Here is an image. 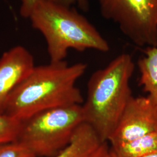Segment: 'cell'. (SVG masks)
Returning <instances> with one entry per match:
<instances>
[{
	"instance_id": "6da1fadb",
	"label": "cell",
	"mask_w": 157,
	"mask_h": 157,
	"mask_svg": "<svg viewBox=\"0 0 157 157\" xmlns=\"http://www.w3.org/2000/svg\"><path fill=\"white\" fill-rule=\"evenodd\" d=\"M87 67L65 61L35 66L12 93L4 114L22 121L46 110L82 104L83 97L76 84Z\"/></svg>"
},
{
	"instance_id": "7a4b0ae2",
	"label": "cell",
	"mask_w": 157,
	"mask_h": 157,
	"mask_svg": "<svg viewBox=\"0 0 157 157\" xmlns=\"http://www.w3.org/2000/svg\"><path fill=\"white\" fill-rule=\"evenodd\" d=\"M135 67L132 56L122 54L93 73L89 80L86 99L82 104L84 122L102 142L108 143L132 97L130 81Z\"/></svg>"
},
{
	"instance_id": "3957f363",
	"label": "cell",
	"mask_w": 157,
	"mask_h": 157,
	"mask_svg": "<svg viewBox=\"0 0 157 157\" xmlns=\"http://www.w3.org/2000/svg\"><path fill=\"white\" fill-rule=\"evenodd\" d=\"M29 19L33 28L45 38L50 62L65 61L69 49L102 52L110 49L97 29L72 7L47 0L35 8Z\"/></svg>"
},
{
	"instance_id": "277c9868",
	"label": "cell",
	"mask_w": 157,
	"mask_h": 157,
	"mask_svg": "<svg viewBox=\"0 0 157 157\" xmlns=\"http://www.w3.org/2000/svg\"><path fill=\"white\" fill-rule=\"evenodd\" d=\"M20 121L15 141L36 157H52L62 151L84 123L82 104L46 110Z\"/></svg>"
},
{
	"instance_id": "5b68a950",
	"label": "cell",
	"mask_w": 157,
	"mask_h": 157,
	"mask_svg": "<svg viewBox=\"0 0 157 157\" xmlns=\"http://www.w3.org/2000/svg\"><path fill=\"white\" fill-rule=\"evenodd\" d=\"M101 15L139 47L157 46V0H99Z\"/></svg>"
},
{
	"instance_id": "8992f818",
	"label": "cell",
	"mask_w": 157,
	"mask_h": 157,
	"mask_svg": "<svg viewBox=\"0 0 157 157\" xmlns=\"http://www.w3.org/2000/svg\"><path fill=\"white\" fill-rule=\"evenodd\" d=\"M156 130L157 107L148 96H132L108 143L119 146Z\"/></svg>"
},
{
	"instance_id": "52a82bcc",
	"label": "cell",
	"mask_w": 157,
	"mask_h": 157,
	"mask_svg": "<svg viewBox=\"0 0 157 157\" xmlns=\"http://www.w3.org/2000/svg\"><path fill=\"white\" fill-rule=\"evenodd\" d=\"M34 67L33 56L22 46L12 48L0 58V114L4 113L12 93Z\"/></svg>"
},
{
	"instance_id": "ba28073f",
	"label": "cell",
	"mask_w": 157,
	"mask_h": 157,
	"mask_svg": "<svg viewBox=\"0 0 157 157\" xmlns=\"http://www.w3.org/2000/svg\"><path fill=\"white\" fill-rule=\"evenodd\" d=\"M102 143L93 128L83 123L77 129L71 143L50 157H89Z\"/></svg>"
},
{
	"instance_id": "9c48e42d",
	"label": "cell",
	"mask_w": 157,
	"mask_h": 157,
	"mask_svg": "<svg viewBox=\"0 0 157 157\" xmlns=\"http://www.w3.org/2000/svg\"><path fill=\"white\" fill-rule=\"evenodd\" d=\"M139 83L157 107V46L147 47L137 62Z\"/></svg>"
},
{
	"instance_id": "30bf717a",
	"label": "cell",
	"mask_w": 157,
	"mask_h": 157,
	"mask_svg": "<svg viewBox=\"0 0 157 157\" xmlns=\"http://www.w3.org/2000/svg\"><path fill=\"white\" fill-rule=\"evenodd\" d=\"M114 157H143L157 153V130L119 146L111 147Z\"/></svg>"
},
{
	"instance_id": "8fae6325",
	"label": "cell",
	"mask_w": 157,
	"mask_h": 157,
	"mask_svg": "<svg viewBox=\"0 0 157 157\" xmlns=\"http://www.w3.org/2000/svg\"><path fill=\"white\" fill-rule=\"evenodd\" d=\"M21 121L6 114H0V143L15 141Z\"/></svg>"
},
{
	"instance_id": "7c38bea8",
	"label": "cell",
	"mask_w": 157,
	"mask_h": 157,
	"mask_svg": "<svg viewBox=\"0 0 157 157\" xmlns=\"http://www.w3.org/2000/svg\"><path fill=\"white\" fill-rule=\"evenodd\" d=\"M0 157H36L22 144L12 141L0 143Z\"/></svg>"
},
{
	"instance_id": "4fadbf2b",
	"label": "cell",
	"mask_w": 157,
	"mask_h": 157,
	"mask_svg": "<svg viewBox=\"0 0 157 157\" xmlns=\"http://www.w3.org/2000/svg\"><path fill=\"white\" fill-rule=\"evenodd\" d=\"M47 0H20V14L25 18H29L35 8L40 3Z\"/></svg>"
},
{
	"instance_id": "5bb4252c",
	"label": "cell",
	"mask_w": 157,
	"mask_h": 157,
	"mask_svg": "<svg viewBox=\"0 0 157 157\" xmlns=\"http://www.w3.org/2000/svg\"><path fill=\"white\" fill-rule=\"evenodd\" d=\"M57 4L72 7L73 5H77L83 11H86L89 9L87 0H49Z\"/></svg>"
},
{
	"instance_id": "9a60e30c",
	"label": "cell",
	"mask_w": 157,
	"mask_h": 157,
	"mask_svg": "<svg viewBox=\"0 0 157 157\" xmlns=\"http://www.w3.org/2000/svg\"><path fill=\"white\" fill-rule=\"evenodd\" d=\"M89 157H114L111 147L107 142H104Z\"/></svg>"
},
{
	"instance_id": "2e32d148",
	"label": "cell",
	"mask_w": 157,
	"mask_h": 157,
	"mask_svg": "<svg viewBox=\"0 0 157 157\" xmlns=\"http://www.w3.org/2000/svg\"><path fill=\"white\" fill-rule=\"evenodd\" d=\"M114 157V156H113ZM157 157V153H155V154H152L151 155H146L144 157Z\"/></svg>"
}]
</instances>
